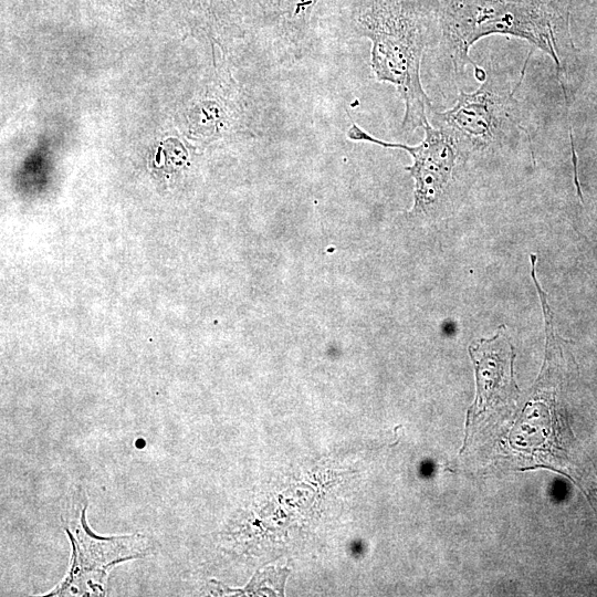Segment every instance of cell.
I'll use <instances>...</instances> for the list:
<instances>
[{"label":"cell","mask_w":597,"mask_h":597,"mask_svg":"<svg viewBox=\"0 0 597 597\" xmlns=\"http://www.w3.org/2000/svg\"><path fill=\"white\" fill-rule=\"evenodd\" d=\"M572 0H437L438 29L455 77L471 65L472 45L493 35L525 40L555 64L567 102L566 81L575 61L570 35Z\"/></svg>","instance_id":"cell-1"},{"label":"cell","mask_w":597,"mask_h":597,"mask_svg":"<svg viewBox=\"0 0 597 597\" xmlns=\"http://www.w3.org/2000/svg\"><path fill=\"white\" fill-rule=\"evenodd\" d=\"M437 20V0H371L355 19L358 35L371 42L376 80L394 85L404 101L402 134L422 128L433 109L420 67L431 22Z\"/></svg>","instance_id":"cell-2"},{"label":"cell","mask_w":597,"mask_h":597,"mask_svg":"<svg viewBox=\"0 0 597 597\" xmlns=\"http://www.w3.org/2000/svg\"><path fill=\"white\" fill-rule=\"evenodd\" d=\"M533 52L531 49L520 77L513 84L493 71L486 72L476 90H460L457 102L450 108L430 112V124L450 134L465 158L494 154L513 146L523 137L531 140L515 93L521 87Z\"/></svg>","instance_id":"cell-3"},{"label":"cell","mask_w":597,"mask_h":597,"mask_svg":"<svg viewBox=\"0 0 597 597\" xmlns=\"http://www.w3.org/2000/svg\"><path fill=\"white\" fill-rule=\"evenodd\" d=\"M423 139L415 146L381 140L358 126L354 121L346 132L350 140L366 142L386 148L402 149L412 157V165L406 167L415 181L411 212L426 214L438 208L449 197L459 165L467 158L455 140L440 127L429 122L422 127Z\"/></svg>","instance_id":"cell-4"},{"label":"cell","mask_w":597,"mask_h":597,"mask_svg":"<svg viewBox=\"0 0 597 597\" xmlns=\"http://www.w3.org/2000/svg\"><path fill=\"white\" fill-rule=\"evenodd\" d=\"M469 353L475 369L476 397L468 411V421L489 408L511 402L520 394L513 374L515 353L504 325L491 339L471 344Z\"/></svg>","instance_id":"cell-5"},{"label":"cell","mask_w":597,"mask_h":597,"mask_svg":"<svg viewBox=\"0 0 597 597\" xmlns=\"http://www.w3.org/2000/svg\"><path fill=\"white\" fill-rule=\"evenodd\" d=\"M316 1L317 0H298L295 6L294 14L296 15L307 12V10L312 8L316 3Z\"/></svg>","instance_id":"cell-6"}]
</instances>
